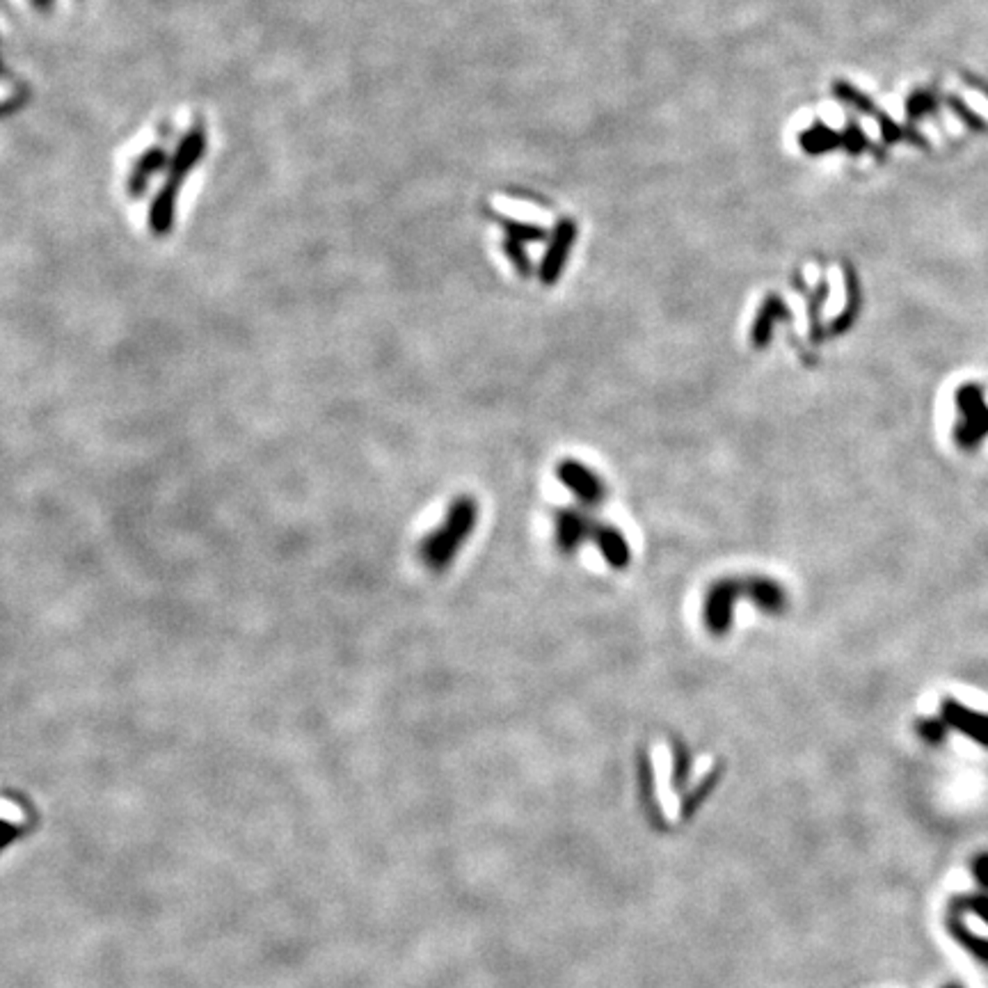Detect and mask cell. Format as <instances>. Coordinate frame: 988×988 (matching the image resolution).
<instances>
[{
	"label": "cell",
	"instance_id": "cell-5",
	"mask_svg": "<svg viewBox=\"0 0 988 988\" xmlns=\"http://www.w3.org/2000/svg\"><path fill=\"white\" fill-rule=\"evenodd\" d=\"M554 528L556 544H559L560 552L563 554H575L585 540L593 538L595 522H593L588 512L579 511V508H559L554 515Z\"/></svg>",
	"mask_w": 988,
	"mask_h": 988
},
{
	"label": "cell",
	"instance_id": "cell-11",
	"mask_svg": "<svg viewBox=\"0 0 988 988\" xmlns=\"http://www.w3.org/2000/svg\"><path fill=\"white\" fill-rule=\"evenodd\" d=\"M961 96H963V101H966V104H967V105H970V108H973V110H977L979 115H982V117H986V120H988V101H986V99H984V96H982V95H977V92H975V89H967V87H963V89H961Z\"/></svg>",
	"mask_w": 988,
	"mask_h": 988
},
{
	"label": "cell",
	"instance_id": "cell-6",
	"mask_svg": "<svg viewBox=\"0 0 988 988\" xmlns=\"http://www.w3.org/2000/svg\"><path fill=\"white\" fill-rule=\"evenodd\" d=\"M743 595H748V600L753 602L755 609H760L762 613H768V616H778L787 607V593H785V588L776 579H768V577L755 575L743 579Z\"/></svg>",
	"mask_w": 988,
	"mask_h": 988
},
{
	"label": "cell",
	"instance_id": "cell-10",
	"mask_svg": "<svg viewBox=\"0 0 988 988\" xmlns=\"http://www.w3.org/2000/svg\"><path fill=\"white\" fill-rule=\"evenodd\" d=\"M89 0H21V5L39 16H67L87 5Z\"/></svg>",
	"mask_w": 988,
	"mask_h": 988
},
{
	"label": "cell",
	"instance_id": "cell-3",
	"mask_svg": "<svg viewBox=\"0 0 988 988\" xmlns=\"http://www.w3.org/2000/svg\"><path fill=\"white\" fill-rule=\"evenodd\" d=\"M743 595V581L723 577L707 588L702 602V620L707 632L714 636H726L735 625V609L737 600Z\"/></svg>",
	"mask_w": 988,
	"mask_h": 988
},
{
	"label": "cell",
	"instance_id": "cell-4",
	"mask_svg": "<svg viewBox=\"0 0 988 988\" xmlns=\"http://www.w3.org/2000/svg\"><path fill=\"white\" fill-rule=\"evenodd\" d=\"M556 476L559 481L563 483L568 490L579 499L584 506H600L604 499H607V483L602 481L600 476L585 467L584 462L572 461V458H565L563 462H559L556 467Z\"/></svg>",
	"mask_w": 988,
	"mask_h": 988
},
{
	"label": "cell",
	"instance_id": "cell-9",
	"mask_svg": "<svg viewBox=\"0 0 988 988\" xmlns=\"http://www.w3.org/2000/svg\"><path fill=\"white\" fill-rule=\"evenodd\" d=\"M570 243H572V227H563V229L556 234L554 243H552V247H549L547 256H544V262H543L540 278H543L544 284H554L556 279H559V272L560 268H563L568 250H570Z\"/></svg>",
	"mask_w": 988,
	"mask_h": 988
},
{
	"label": "cell",
	"instance_id": "cell-2",
	"mask_svg": "<svg viewBox=\"0 0 988 988\" xmlns=\"http://www.w3.org/2000/svg\"><path fill=\"white\" fill-rule=\"evenodd\" d=\"M476 524H478V502L469 494H462L451 503L442 524H437L419 543V559L424 560L428 570L444 572L455 556L461 554L462 544L474 534Z\"/></svg>",
	"mask_w": 988,
	"mask_h": 988
},
{
	"label": "cell",
	"instance_id": "cell-8",
	"mask_svg": "<svg viewBox=\"0 0 988 988\" xmlns=\"http://www.w3.org/2000/svg\"><path fill=\"white\" fill-rule=\"evenodd\" d=\"M785 319H790V314L785 311L783 300L776 298V295L767 298V303H764L762 309H760V314L755 316L753 329H751V341H753V345L758 348V351H762L764 345L771 341V336H774L776 320H785Z\"/></svg>",
	"mask_w": 988,
	"mask_h": 988
},
{
	"label": "cell",
	"instance_id": "cell-12",
	"mask_svg": "<svg viewBox=\"0 0 988 988\" xmlns=\"http://www.w3.org/2000/svg\"><path fill=\"white\" fill-rule=\"evenodd\" d=\"M16 833H19V831H16L14 826H7L5 821H0V847H3V844H7V840H10L12 835H16Z\"/></svg>",
	"mask_w": 988,
	"mask_h": 988
},
{
	"label": "cell",
	"instance_id": "cell-1",
	"mask_svg": "<svg viewBox=\"0 0 988 988\" xmlns=\"http://www.w3.org/2000/svg\"><path fill=\"white\" fill-rule=\"evenodd\" d=\"M209 152L211 126L204 115L177 110L158 117L126 145L115 172L117 197L142 211L154 236L170 234Z\"/></svg>",
	"mask_w": 988,
	"mask_h": 988
},
{
	"label": "cell",
	"instance_id": "cell-7",
	"mask_svg": "<svg viewBox=\"0 0 988 988\" xmlns=\"http://www.w3.org/2000/svg\"><path fill=\"white\" fill-rule=\"evenodd\" d=\"M591 540H595L600 554L616 570L627 568L629 560H632V549H629L627 538H625L620 528L611 527V524H595Z\"/></svg>",
	"mask_w": 988,
	"mask_h": 988
}]
</instances>
